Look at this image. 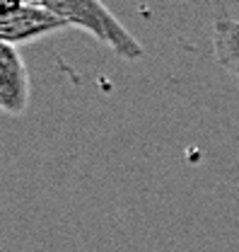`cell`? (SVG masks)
I'll return each instance as SVG.
<instances>
[{
    "mask_svg": "<svg viewBox=\"0 0 239 252\" xmlns=\"http://www.w3.org/2000/svg\"><path fill=\"white\" fill-rule=\"evenodd\" d=\"M41 5L56 17H60L68 27H80L90 32L97 41L109 46L123 61H140L145 56L140 41L99 0H44Z\"/></svg>",
    "mask_w": 239,
    "mask_h": 252,
    "instance_id": "cell-1",
    "label": "cell"
},
{
    "mask_svg": "<svg viewBox=\"0 0 239 252\" xmlns=\"http://www.w3.org/2000/svg\"><path fill=\"white\" fill-rule=\"evenodd\" d=\"M29 104V75L15 46L0 44V112L10 117L25 114Z\"/></svg>",
    "mask_w": 239,
    "mask_h": 252,
    "instance_id": "cell-3",
    "label": "cell"
},
{
    "mask_svg": "<svg viewBox=\"0 0 239 252\" xmlns=\"http://www.w3.org/2000/svg\"><path fill=\"white\" fill-rule=\"evenodd\" d=\"M68 25L49 12L41 2H2L0 0V44L20 46L29 44L53 32L65 30Z\"/></svg>",
    "mask_w": 239,
    "mask_h": 252,
    "instance_id": "cell-2",
    "label": "cell"
},
{
    "mask_svg": "<svg viewBox=\"0 0 239 252\" xmlns=\"http://www.w3.org/2000/svg\"><path fill=\"white\" fill-rule=\"evenodd\" d=\"M212 56L220 68L239 78V20L217 17L212 25Z\"/></svg>",
    "mask_w": 239,
    "mask_h": 252,
    "instance_id": "cell-4",
    "label": "cell"
}]
</instances>
